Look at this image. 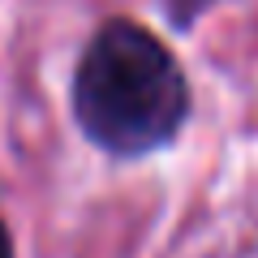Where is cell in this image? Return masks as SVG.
Returning a JSON list of instances; mask_svg holds the SVG:
<instances>
[{
    "mask_svg": "<svg viewBox=\"0 0 258 258\" xmlns=\"http://www.w3.org/2000/svg\"><path fill=\"white\" fill-rule=\"evenodd\" d=\"M0 258H13V241H9V228L0 220Z\"/></svg>",
    "mask_w": 258,
    "mask_h": 258,
    "instance_id": "obj_3",
    "label": "cell"
},
{
    "mask_svg": "<svg viewBox=\"0 0 258 258\" xmlns=\"http://www.w3.org/2000/svg\"><path fill=\"white\" fill-rule=\"evenodd\" d=\"M164 5H168V13H172L176 26H189L194 13H203L207 5H215V0H164Z\"/></svg>",
    "mask_w": 258,
    "mask_h": 258,
    "instance_id": "obj_2",
    "label": "cell"
},
{
    "mask_svg": "<svg viewBox=\"0 0 258 258\" xmlns=\"http://www.w3.org/2000/svg\"><path fill=\"white\" fill-rule=\"evenodd\" d=\"M189 112L181 64L138 22H108L86 43L74 78V116L95 147L151 155L176 138Z\"/></svg>",
    "mask_w": 258,
    "mask_h": 258,
    "instance_id": "obj_1",
    "label": "cell"
}]
</instances>
